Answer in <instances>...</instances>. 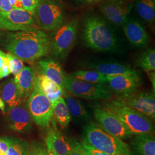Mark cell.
Listing matches in <instances>:
<instances>
[{
	"label": "cell",
	"mask_w": 155,
	"mask_h": 155,
	"mask_svg": "<svg viewBox=\"0 0 155 155\" xmlns=\"http://www.w3.org/2000/svg\"><path fill=\"white\" fill-rule=\"evenodd\" d=\"M82 1L83 2L88 3V4H94V3H97L100 2H104V1H112V0H80Z\"/></svg>",
	"instance_id": "39"
},
{
	"label": "cell",
	"mask_w": 155,
	"mask_h": 155,
	"mask_svg": "<svg viewBox=\"0 0 155 155\" xmlns=\"http://www.w3.org/2000/svg\"><path fill=\"white\" fill-rule=\"evenodd\" d=\"M27 106L35 124L41 127H50L54 117L52 105L41 88L38 77L35 79L33 89L28 97Z\"/></svg>",
	"instance_id": "6"
},
{
	"label": "cell",
	"mask_w": 155,
	"mask_h": 155,
	"mask_svg": "<svg viewBox=\"0 0 155 155\" xmlns=\"http://www.w3.org/2000/svg\"><path fill=\"white\" fill-rule=\"evenodd\" d=\"M136 9L140 17L148 24L155 21V0H137Z\"/></svg>",
	"instance_id": "25"
},
{
	"label": "cell",
	"mask_w": 155,
	"mask_h": 155,
	"mask_svg": "<svg viewBox=\"0 0 155 155\" xmlns=\"http://www.w3.org/2000/svg\"><path fill=\"white\" fill-rule=\"evenodd\" d=\"M53 116L61 127H67L71 120V117L68 109L66 103L63 97H60L55 102L52 104Z\"/></svg>",
	"instance_id": "24"
},
{
	"label": "cell",
	"mask_w": 155,
	"mask_h": 155,
	"mask_svg": "<svg viewBox=\"0 0 155 155\" xmlns=\"http://www.w3.org/2000/svg\"><path fill=\"white\" fill-rule=\"evenodd\" d=\"M27 155H49V152L45 144L34 142L28 146Z\"/></svg>",
	"instance_id": "30"
},
{
	"label": "cell",
	"mask_w": 155,
	"mask_h": 155,
	"mask_svg": "<svg viewBox=\"0 0 155 155\" xmlns=\"http://www.w3.org/2000/svg\"><path fill=\"white\" fill-rule=\"evenodd\" d=\"M0 110H1L2 111H5V104L3 100L2 99L1 95H0Z\"/></svg>",
	"instance_id": "40"
},
{
	"label": "cell",
	"mask_w": 155,
	"mask_h": 155,
	"mask_svg": "<svg viewBox=\"0 0 155 155\" xmlns=\"http://www.w3.org/2000/svg\"><path fill=\"white\" fill-rule=\"evenodd\" d=\"M82 134L83 141L97 150L112 155H134L124 140L106 132L92 121L83 127Z\"/></svg>",
	"instance_id": "3"
},
{
	"label": "cell",
	"mask_w": 155,
	"mask_h": 155,
	"mask_svg": "<svg viewBox=\"0 0 155 155\" xmlns=\"http://www.w3.org/2000/svg\"><path fill=\"white\" fill-rule=\"evenodd\" d=\"M67 155H83L80 148V143L76 140L71 150Z\"/></svg>",
	"instance_id": "34"
},
{
	"label": "cell",
	"mask_w": 155,
	"mask_h": 155,
	"mask_svg": "<svg viewBox=\"0 0 155 155\" xmlns=\"http://www.w3.org/2000/svg\"><path fill=\"white\" fill-rule=\"evenodd\" d=\"M9 127L17 133H28L32 129L33 120L27 106L22 104L9 109L7 112Z\"/></svg>",
	"instance_id": "13"
},
{
	"label": "cell",
	"mask_w": 155,
	"mask_h": 155,
	"mask_svg": "<svg viewBox=\"0 0 155 155\" xmlns=\"http://www.w3.org/2000/svg\"><path fill=\"white\" fill-rule=\"evenodd\" d=\"M72 76L89 83L104 84L107 82V76L96 70H77L72 74Z\"/></svg>",
	"instance_id": "26"
},
{
	"label": "cell",
	"mask_w": 155,
	"mask_h": 155,
	"mask_svg": "<svg viewBox=\"0 0 155 155\" xmlns=\"http://www.w3.org/2000/svg\"><path fill=\"white\" fill-rule=\"evenodd\" d=\"M151 72L149 73V77H150V80L151 81V83L152 84V87H153V91L155 92V72H152L150 71Z\"/></svg>",
	"instance_id": "38"
},
{
	"label": "cell",
	"mask_w": 155,
	"mask_h": 155,
	"mask_svg": "<svg viewBox=\"0 0 155 155\" xmlns=\"http://www.w3.org/2000/svg\"><path fill=\"white\" fill-rule=\"evenodd\" d=\"M94 69L106 76H116L120 75H140L139 72L132 68L118 63H101L92 64L88 67Z\"/></svg>",
	"instance_id": "19"
},
{
	"label": "cell",
	"mask_w": 155,
	"mask_h": 155,
	"mask_svg": "<svg viewBox=\"0 0 155 155\" xmlns=\"http://www.w3.org/2000/svg\"><path fill=\"white\" fill-rule=\"evenodd\" d=\"M0 95L9 109L20 104L22 102L20 91L13 78L2 84Z\"/></svg>",
	"instance_id": "21"
},
{
	"label": "cell",
	"mask_w": 155,
	"mask_h": 155,
	"mask_svg": "<svg viewBox=\"0 0 155 155\" xmlns=\"http://www.w3.org/2000/svg\"><path fill=\"white\" fill-rule=\"evenodd\" d=\"M22 4L23 9L34 14V11L38 5L39 0H20Z\"/></svg>",
	"instance_id": "32"
},
{
	"label": "cell",
	"mask_w": 155,
	"mask_h": 155,
	"mask_svg": "<svg viewBox=\"0 0 155 155\" xmlns=\"http://www.w3.org/2000/svg\"><path fill=\"white\" fill-rule=\"evenodd\" d=\"M80 148L83 155H112L97 150L83 141L80 143Z\"/></svg>",
	"instance_id": "31"
},
{
	"label": "cell",
	"mask_w": 155,
	"mask_h": 155,
	"mask_svg": "<svg viewBox=\"0 0 155 155\" xmlns=\"http://www.w3.org/2000/svg\"><path fill=\"white\" fill-rule=\"evenodd\" d=\"M123 30L131 45L144 47L149 42V37L143 26L137 20L128 17L122 25Z\"/></svg>",
	"instance_id": "16"
},
{
	"label": "cell",
	"mask_w": 155,
	"mask_h": 155,
	"mask_svg": "<svg viewBox=\"0 0 155 155\" xmlns=\"http://www.w3.org/2000/svg\"><path fill=\"white\" fill-rule=\"evenodd\" d=\"M75 139H68L57 129H50L45 137L47 148L58 155H67L72 149Z\"/></svg>",
	"instance_id": "15"
},
{
	"label": "cell",
	"mask_w": 155,
	"mask_h": 155,
	"mask_svg": "<svg viewBox=\"0 0 155 155\" xmlns=\"http://www.w3.org/2000/svg\"><path fill=\"white\" fill-rule=\"evenodd\" d=\"M38 77L41 88L52 104L63 95L64 89H62L43 74L40 75Z\"/></svg>",
	"instance_id": "23"
},
{
	"label": "cell",
	"mask_w": 155,
	"mask_h": 155,
	"mask_svg": "<svg viewBox=\"0 0 155 155\" xmlns=\"http://www.w3.org/2000/svg\"><path fill=\"white\" fill-rule=\"evenodd\" d=\"M93 114L97 124L106 132L122 140H128L133 137L132 132L110 111L97 106L94 107Z\"/></svg>",
	"instance_id": "9"
},
{
	"label": "cell",
	"mask_w": 155,
	"mask_h": 155,
	"mask_svg": "<svg viewBox=\"0 0 155 155\" xmlns=\"http://www.w3.org/2000/svg\"><path fill=\"white\" fill-rule=\"evenodd\" d=\"M6 57V54L0 50V80L3 78L2 74V67L4 63V59Z\"/></svg>",
	"instance_id": "37"
},
{
	"label": "cell",
	"mask_w": 155,
	"mask_h": 155,
	"mask_svg": "<svg viewBox=\"0 0 155 155\" xmlns=\"http://www.w3.org/2000/svg\"><path fill=\"white\" fill-rule=\"evenodd\" d=\"M140 75H120L107 76V82L109 88L118 97L133 94L136 91L141 84Z\"/></svg>",
	"instance_id": "14"
},
{
	"label": "cell",
	"mask_w": 155,
	"mask_h": 155,
	"mask_svg": "<svg viewBox=\"0 0 155 155\" xmlns=\"http://www.w3.org/2000/svg\"><path fill=\"white\" fill-rule=\"evenodd\" d=\"M4 45L10 53L22 61L32 62L48 53L50 41L44 32L35 28L8 33Z\"/></svg>",
	"instance_id": "1"
},
{
	"label": "cell",
	"mask_w": 155,
	"mask_h": 155,
	"mask_svg": "<svg viewBox=\"0 0 155 155\" xmlns=\"http://www.w3.org/2000/svg\"><path fill=\"white\" fill-rule=\"evenodd\" d=\"M8 1L12 7L13 9H23L22 4L20 0H8Z\"/></svg>",
	"instance_id": "36"
},
{
	"label": "cell",
	"mask_w": 155,
	"mask_h": 155,
	"mask_svg": "<svg viewBox=\"0 0 155 155\" xmlns=\"http://www.w3.org/2000/svg\"><path fill=\"white\" fill-rule=\"evenodd\" d=\"M66 12L59 0H39L34 11L35 22L45 31H55L64 23Z\"/></svg>",
	"instance_id": "5"
},
{
	"label": "cell",
	"mask_w": 155,
	"mask_h": 155,
	"mask_svg": "<svg viewBox=\"0 0 155 155\" xmlns=\"http://www.w3.org/2000/svg\"><path fill=\"white\" fill-rule=\"evenodd\" d=\"M33 14L23 9H13L9 12L0 11V29L21 31L35 28Z\"/></svg>",
	"instance_id": "10"
},
{
	"label": "cell",
	"mask_w": 155,
	"mask_h": 155,
	"mask_svg": "<svg viewBox=\"0 0 155 155\" xmlns=\"http://www.w3.org/2000/svg\"><path fill=\"white\" fill-rule=\"evenodd\" d=\"M117 101L132 108L148 117L150 120L155 118V96L154 91L134 93L125 96L118 97Z\"/></svg>",
	"instance_id": "11"
},
{
	"label": "cell",
	"mask_w": 155,
	"mask_h": 155,
	"mask_svg": "<svg viewBox=\"0 0 155 155\" xmlns=\"http://www.w3.org/2000/svg\"><path fill=\"white\" fill-rule=\"evenodd\" d=\"M11 74V71L10 68V66H9V60L6 56L4 59V63L2 67V74L3 78L9 76Z\"/></svg>",
	"instance_id": "33"
},
{
	"label": "cell",
	"mask_w": 155,
	"mask_h": 155,
	"mask_svg": "<svg viewBox=\"0 0 155 155\" xmlns=\"http://www.w3.org/2000/svg\"><path fill=\"white\" fill-rule=\"evenodd\" d=\"M64 88L74 97L90 100H110L112 95L110 90L103 84L83 81L72 75L65 77Z\"/></svg>",
	"instance_id": "8"
},
{
	"label": "cell",
	"mask_w": 155,
	"mask_h": 155,
	"mask_svg": "<svg viewBox=\"0 0 155 155\" xmlns=\"http://www.w3.org/2000/svg\"><path fill=\"white\" fill-rule=\"evenodd\" d=\"M63 97L66 103L71 118L78 122H86L89 121L90 116L81 101L69 95L66 90Z\"/></svg>",
	"instance_id": "22"
},
{
	"label": "cell",
	"mask_w": 155,
	"mask_h": 155,
	"mask_svg": "<svg viewBox=\"0 0 155 155\" xmlns=\"http://www.w3.org/2000/svg\"><path fill=\"white\" fill-rule=\"evenodd\" d=\"M102 107L116 114L132 132L133 135L154 133V126L150 118L117 100L105 102Z\"/></svg>",
	"instance_id": "4"
},
{
	"label": "cell",
	"mask_w": 155,
	"mask_h": 155,
	"mask_svg": "<svg viewBox=\"0 0 155 155\" xmlns=\"http://www.w3.org/2000/svg\"><path fill=\"white\" fill-rule=\"evenodd\" d=\"M15 76L14 81L20 91L22 100L28 98L33 89L35 79L32 68L25 66Z\"/></svg>",
	"instance_id": "20"
},
{
	"label": "cell",
	"mask_w": 155,
	"mask_h": 155,
	"mask_svg": "<svg viewBox=\"0 0 155 155\" xmlns=\"http://www.w3.org/2000/svg\"><path fill=\"white\" fill-rule=\"evenodd\" d=\"M39 64L41 69L42 74L64 89V81L66 76L61 66L57 61L52 59H45L39 61Z\"/></svg>",
	"instance_id": "17"
},
{
	"label": "cell",
	"mask_w": 155,
	"mask_h": 155,
	"mask_svg": "<svg viewBox=\"0 0 155 155\" xmlns=\"http://www.w3.org/2000/svg\"><path fill=\"white\" fill-rule=\"evenodd\" d=\"M0 35H1V32H0Z\"/></svg>",
	"instance_id": "42"
},
{
	"label": "cell",
	"mask_w": 155,
	"mask_h": 155,
	"mask_svg": "<svg viewBox=\"0 0 155 155\" xmlns=\"http://www.w3.org/2000/svg\"><path fill=\"white\" fill-rule=\"evenodd\" d=\"M48 149V152H49V155H56V153H55L52 150H50V149H48V148H47Z\"/></svg>",
	"instance_id": "41"
},
{
	"label": "cell",
	"mask_w": 155,
	"mask_h": 155,
	"mask_svg": "<svg viewBox=\"0 0 155 155\" xmlns=\"http://www.w3.org/2000/svg\"><path fill=\"white\" fill-rule=\"evenodd\" d=\"M133 3L124 0L106 1L101 5L103 15L114 24L122 26L126 21L133 8Z\"/></svg>",
	"instance_id": "12"
},
{
	"label": "cell",
	"mask_w": 155,
	"mask_h": 155,
	"mask_svg": "<svg viewBox=\"0 0 155 155\" xmlns=\"http://www.w3.org/2000/svg\"><path fill=\"white\" fill-rule=\"evenodd\" d=\"M137 65L147 72L154 71L155 70V50L149 48L139 56Z\"/></svg>",
	"instance_id": "27"
},
{
	"label": "cell",
	"mask_w": 155,
	"mask_h": 155,
	"mask_svg": "<svg viewBox=\"0 0 155 155\" xmlns=\"http://www.w3.org/2000/svg\"><path fill=\"white\" fill-rule=\"evenodd\" d=\"M6 55L9 60L11 73L14 75H16L20 72L25 67L23 61L21 59L11 53H8Z\"/></svg>",
	"instance_id": "29"
},
{
	"label": "cell",
	"mask_w": 155,
	"mask_h": 155,
	"mask_svg": "<svg viewBox=\"0 0 155 155\" xmlns=\"http://www.w3.org/2000/svg\"><path fill=\"white\" fill-rule=\"evenodd\" d=\"M83 39L87 45L99 51H113L118 47L116 36L100 17L89 15L83 24Z\"/></svg>",
	"instance_id": "2"
},
{
	"label": "cell",
	"mask_w": 155,
	"mask_h": 155,
	"mask_svg": "<svg viewBox=\"0 0 155 155\" xmlns=\"http://www.w3.org/2000/svg\"><path fill=\"white\" fill-rule=\"evenodd\" d=\"M130 144L137 155H155V138L153 134H134Z\"/></svg>",
	"instance_id": "18"
},
{
	"label": "cell",
	"mask_w": 155,
	"mask_h": 155,
	"mask_svg": "<svg viewBox=\"0 0 155 155\" xmlns=\"http://www.w3.org/2000/svg\"><path fill=\"white\" fill-rule=\"evenodd\" d=\"M78 27V20L74 18L63 23L54 31L50 40V49L59 59H66L74 45Z\"/></svg>",
	"instance_id": "7"
},
{
	"label": "cell",
	"mask_w": 155,
	"mask_h": 155,
	"mask_svg": "<svg viewBox=\"0 0 155 155\" xmlns=\"http://www.w3.org/2000/svg\"><path fill=\"white\" fill-rule=\"evenodd\" d=\"M9 143L6 155H27L29 144L21 139L9 137Z\"/></svg>",
	"instance_id": "28"
},
{
	"label": "cell",
	"mask_w": 155,
	"mask_h": 155,
	"mask_svg": "<svg viewBox=\"0 0 155 155\" xmlns=\"http://www.w3.org/2000/svg\"><path fill=\"white\" fill-rule=\"evenodd\" d=\"M13 9L8 0H0V11L9 12Z\"/></svg>",
	"instance_id": "35"
}]
</instances>
